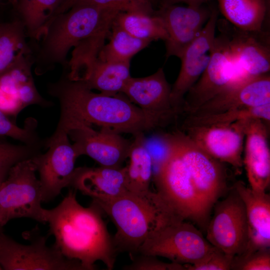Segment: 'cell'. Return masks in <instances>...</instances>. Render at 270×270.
<instances>
[{"label": "cell", "instance_id": "cell-1", "mask_svg": "<svg viewBox=\"0 0 270 270\" xmlns=\"http://www.w3.org/2000/svg\"><path fill=\"white\" fill-rule=\"evenodd\" d=\"M48 94L60 102V114L54 132H66L78 125H96L100 130L135 136L158 128L144 112L122 93H96L82 82L63 72L48 86Z\"/></svg>", "mask_w": 270, "mask_h": 270}, {"label": "cell", "instance_id": "cell-2", "mask_svg": "<svg viewBox=\"0 0 270 270\" xmlns=\"http://www.w3.org/2000/svg\"><path fill=\"white\" fill-rule=\"evenodd\" d=\"M102 214L93 201L88 207L82 206L73 190L56 206L44 208L49 234L55 238L54 244L65 257L78 260L86 270L96 269L95 263L98 260L108 270L114 268L117 252Z\"/></svg>", "mask_w": 270, "mask_h": 270}, {"label": "cell", "instance_id": "cell-3", "mask_svg": "<svg viewBox=\"0 0 270 270\" xmlns=\"http://www.w3.org/2000/svg\"><path fill=\"white\" fill-rule=\"evenodd\" d=\"M122 10L91 5L72 6L54 16L38 42L36 71L42 74L59 64L66 68L70 49L88 40L106 38L115 18Z\"/></svg>", "mask_w": 270, "mask_h": 270}, {"label": "cell", "instance_id": "cell-4", "mask_svg": "<svg viewBox=\"0 0 270 270\" xmlns=\"http://www.w3.org/2000/svg\"><path fill=\"white\" fill-rule=\"evenodd\" d=\"M92 201L116 228L112 238L116 252H126L132 257L157 230L182 218L160 194L150 190L142 192L128 191L114 198Z\"/></svg>", "mask_w": 270, "mask_h": 270}, {"label": "cell", "instance_id": "cell-5", "mask_svg": "<svg viewBox=\"0 0 270 270\" xmlns=\"http://www.w3.org/2000/svg\"><path fill=\"white\" fill-rule=\"evenodd\" d=\"M160 138L164 152L152 177L157 192L182 218L206 230L209 220L178 149L168 133Z\"/></svg>", "mask_w": 270, "mask_h": 270}, {"label": "cell", "instance_id": "cell-6", "mask_svg": "<svg viewBox=\"0 0 270 270\" xmlns=\"http://www.w3.org/2000/svg\"><path fill=\"white\" fill-rule=\"evenodd\" d=\"M168 134L182 158L204 212L209 220L212 208L228 190L224 163L204 151L181 130Z\"/></svg>", "mask_w": 270, "mask_h": 270}, {"label": "cell", "instance_id": "cell-7", "mask_svg": "<svg viewBox=\"0 0 270 270\" xmlns=\"http://www.w3.org/2000/svg\"><path fill=\"white\" fill-rule=\"evenodd\" d=\"M36 169L32 158L11 168L0 184V226L21 218L46 223L42 207V193Z\"/></svg>", "mask_w": 270, "mask_h": 270}, {"label": "cell", "instance_id": "cell-8", "mask_svg": "<svg viewBox=\"0 0 270 270\" xmlns=\"http://www.w3.org/2000/svg\"><path fill=\"white\" fill-rule=\"evenodd\" d=\"M214 248L193 224L178 218L146 240L137 254L164 257L180 264H194L204 258Z\"/></svg>", "mask_w": 270, "mask_h": 270}, {"label": "cell", "instance_id": "cell-9", "mask_svg": "<svg viewBox=\"0 0 270 270\" xmlns=\"http://www.w3.org/2000/svg\"><path fill=\"white\" fill-rule=\"evenodd\" d=\"M220 32L215 37L206 68L184 97L182 114H193L224 88L246 78L239 72L226 36Z\"/></svg>", "mask_w": 270, "mask_h": 270}, {"label": "cell", "instance_id": "cell-10", "mask_svg": "<svg viewBox=\"0 0 270 270\" xmlns=\"http://www.w3.org/2000/svg\"><path fill=\"white\" fill-rule=\"evenodd\" d=\"M0 266L4 270H86L77 260L65 257L54 244L39 236L30 244L19 243L0 227Z\"/></svg>", "mask_w": 270, "mask_h": 270}, {"label": "cell", "instance_id": "cell-11", "mask_svg": "<svg viewBox=\"0 0 270 270\" xmlns=\"http://www.w3.org/2000/svg\"><path fill=\"white\" fill-rule=\"evenodd\" d=\"M216 203L213 217L206 229V239L233 258L241 254L248 242L244 204L234 186L226 198Z\"/></svg>", "mask_w": 270, "mask_h": 270}, {"label": "cell", "instance_id": "cell-12", "mask_svg": "<svg viewBox=\"0 0 270 270\" xmlns=\"http://www.w3.org/2000/svg\"><path fill=\"white\" fill-rule=\"evenodd\" d=\"M48 150L32 158L40 176L42 202H48L70 186L79 156L66 132L54 133L44 142Z\"/></svg>", "mask_w": 270, "mask_h": 270}, {"label": "cell", "instance_id": "cell-13", "mask_svg": "<svg viewBox=\"0 0 270 270\" xmlns=\"http://www.w3.org/2000/svg\"><path fill=\"white\" fill-rule=\"evenodd\" d=\"M216 28L226 36L230 52L243 76L252 78L270 72V30L240 29L224 18L218 19Z\"/></svg>", "mask_w": 270, "mask_h": 270}, {"label": "cell", "instance_id": "cell-14", "mask_svg": "<svg viewBox=\"0 0 270 270\" xmlns=\"http://www.w3.org/2000/svg\"><path fill=\"white\" fill-rule=\"evenodd\" d=\"M219 11L212 8L210 16L195 40L185 49L180 58L181 67L171 87L172 106L180 115L184 97L206 68L216 37Z\"/></svg>", "mask_w": 270, "mask_h": 270}, {"label": "cell", "instance_id": "cell-15", "mask_svg": "<svg viewBox=\"0 0 270 270\" xmlns=\"http://www.w3.org/2000/svg\"><path fill=\"white\" fill-rule=\"evenodd\" d=\"M171 86L162 68L146 77L129 79L122 94L158 126L164 128L179 116L172 106Z\"/></svg>", "mask_w": 270, "mask_h": 270}, {"label": "cell", "instance_id": "cell-16", "mask_svg": "<svg viewBox=\"0 0 270 270\" xmlns=\"http://www.w3.org/2000/svg\"><path fill=\"white\" fill-rule=\"evenodd\" d=\"M34 64L32 55L23 56L0 73V110L8 116H16L32 104L51 106L36 87L32 74Z\"/></svg>", "mask_w": 270, "mask_h": 270}, {"label": "cell", "instance_id": "cell-17", "mask_svg": "<svg viewBox=\"0 0 270 270\" xmlns=\"http://www.w3.org/2000/svg\"><path fill=\"white\" fill-rule=\"evenodd\" d=\"M180 130L212 157L238 171L242 167L244 134L238 122L230 124L182 126Z\"/></svg>", "mask_w": 270, "mask_h": 270}, {"label": "cell", "instance_id": "cell-18", "mask_svg": "<svg viewBox=\"0 0 270 270\" xmlns=\"http://www.w3.org/2000/svg\"><path fill=\"white\" fill-rule=\"evenodd\" d=\"M212 8L204 4L196 7L160 5L156 14L162 20L168 34L164 41L166 58L171 56L180 57L208 20Z\"/></svg>", "mask_w": 270, "mask_h": 270}, {"label": "cell", "instance_id": "cell-19", "mask_svg": "<svg viewBox=\"0 0 270 270\" xmlns=\"http://www.w3.org/2000/svg\"><path fill=\"white\" fill-rule=\"evenodd\" d=\"M68 134L78 156L86 155L100 166L120 168L128 158L132 140L120 134L100 130L91 126L78 125Z\"/></svg>", "mask_w": 270, "mask_h": 270}, {"label": "cell", "instance_id": "cell-20", "mask_svg": "<svg viewBox=\"0 0 270 270\" xmlns=\"http://www.w3.org/2000/svg\"><path fill=\"white\" fill-rule=\"evenodd\" d=\"M268 104H270V72L237 81L204 103L191 114H214Z\"/></svg>", "mask_w": 270, "mask_h": 270}, {"label": "cell", "instance_id": "cell-21", "mask_svg": "<svg viewBox=\"0 0 270 270\" xmlns=\"http://www.w3.org/2000/svg\"><path fill=\"white\" fill-rule=\"evenodd\" d=\"M244 134V157L242 159L250 188L266 191L270 182V151L268 128L258 118L238 121Z\"/></svg>", "mask_w": 270, "mask_h": 270}, {"label": "cell", "instance_id": "cell-22", "mask_svg": "<svg viewBox=\"0 0 270 270\" xmlns=\"http://www.w3.org/2000/svg\"><path fill=\"white\" fill-rule=\"evenodd\" d=\"M70 186L91 197L94 200L116 198L128 192L125 168H76Z\"/></svg>", "mask_w": 270, "mask_h": 270}, {"label": "cell", "instance_id": "cell-23", "mask_svg": "<svg viewBox=\"0 0 270 270\" xmlns=\"http://www.w3.org/2000/svg\"><path fill=\"white\" fill-rule=\"evenodd\" d=\"M234 186L244 202L246 210L248 242L242 254L270 248V194L266 191L253 190L240 180L236 182Z\"/></svg>", "mask_w": 270, "mask_h": 270}, {"label": "cell", "instance_id": "cell-24", "mask_svg": "<svg viewBox=\"0 0 270 270\" xmlns=\"http://www.w3.org/2000/svg\"><path fill=\"white\" fill-rule=\"evenodd\" d=\"M224 19L240 29L270 30V6L266 0H216Z\"/></svg>", "mask_w": 270, "mask_h": 270}, {"label": "cell", "instance_id": "cell-25", "mask_svg": "<svg viewBox=\"0 0 270 270\" xmlns=\"http://www.w3.org/2000/svg\"><path fill=\"white\" fill-rule=\"evenodd\" d=\"M144 134L134 136L128 156V164L124 166L126 188L130 192H142L150 190L153 162L145 144Z\"/></svg>", "mask_w": 270, "mask_h": 270}, {"label": "cell", "instance_id": "cell-26", "mask_svg": "<svg viewBox=\"0 0 270 270\" xmlns=\"http://www.w3.org/2000/svg\"><path fill=\"white\" fill-rule=\"evenodd\" d=\"M62 0H18L12 8L27 36L38 40Z\"/></svg>", "mask_w": 270, "mask_h": 270}, {"label": "cell", "instance_id": "cell-27", "mask_svg": "<svg viewBox=\"0 0 270 270\" xmlns=\"http://www.w3.org/2000/svg\"><path fill=\"white\" fill-rule=\"evenodd\" d=\"M114 23L132 36L152 42L168 38L167 32L162 18L156 12L122 11Z\"/></svg>", "mask_w": 270, "mask_h": 270}, {"label": "cell", "instance_id": "cell-28", "mask_svg": "<svg viewBox=\"0 0 270 270\" xmlns=\"http://www.w3.org/2000/svg\"><path fill=\"white\" fill-rule=\"evenodd\" d=\"M24 24L17 16L0 23V73L23 56L32 55Z\"/></svg>", "mask_w": 270, "mask_h": 270}, {"label": "cell", "instance_id": "cell-29", "mask_svg": "<svg viewBox=\"0 0 270 270\" xmlns=\"http://www.w3.org/2000/svg\"><path fill=\"white\" fill-rule=\"evenodd\" d=\"M111 30L109 42L102 46L98 54V58L104 62H130L134 55L150 43L132 36L114 23Z\"/></svg>", "mask_w": 270, "mask_h": 270}, {"label": "cell", "instance_id": "cell-30", "mask_svg": "<svg viewBox=\"0 0 270 270\" xmlns=\"http://www.w3.org/2000/svg\"><path fill=\"white\" fill-rule=\"evenodd\" d=\"M258 118L267 123L270 121V104L230 110L206 115H187L182 126L230 124L241 120Z\"/></svg>", "mask_w": 270, "mask_h": 270}, {"label": "cell", "instance_id": "cell-31", "mask_svg": "<svg viewBox=\"0 0 270 270\" xmlns=\"http://www.w3.org/2000/svg\"><path fill=\"white\" fill-rule=\"evenodd\" d=\"M36 120L34 118L26 120L24 128H20L12 122L8 116L0 110V136H8L30 146L42 148L44 142L38 137L36 129Z\"/></svg>", "mask_w": 270, "mask_h": 270}, {"label": "cell", "instance_id": "cell-32", "mask_svg": "<svg viewBox=\"0 0 270 270\" xmlns=\"http://www.w3.org/2000/svg\"><path fill=\"white\" fill-rule=\"evenodd\" d=\"M80 4L116 8L122 11L153 13L151 5L141 0H62L52 19L56 16L67 11L72 6Z\"/></svg>", "mask_w": 270, "mask_h": 270}, {"label": "cell", "instance_id": "cell-33", "mask_svg": "<svg viewBox=\"0 0 270 270\" xmlns=\"http://www.w3.org/2000/svg\"><path fill=\"white\" fill-rule=\"evenodd\" d=\"M40 148L24 144L0 142V184L6 179L12 166L40 154Z\"/></svg>", "mask_w": 270, "mask_h": 270}, {"label": "cell", "instance_id": "cell-34", "mask_svg": "<svg viewBox=\"0 0 270 270\" xmlns=\"http://www.w3.org/2000/svg\"><path fill=\"white\" fill-rule=\"evenodd\" d=\"M231 270H270V248L258 250L234 256Z\"/></svg>", "mask_w": 270, "mask_h": 270}, {"label": "cell", "instance_id": "cell-35", "mask_svg": "<svg viewBox=\"0 0 270 270\" xmlns=\"http://www.w3.org/2000/svg\"><path fill=\"white\" fill-rule=\"evenodd\" d=\"M232 259V256L214 246L200 261L194 264L184 265L188 270H231Z\"/></svg>", "mask_w": 270, "mask_h": 270}, {"label": "cell", "instance_id": "cell-36", "mask_svg": "<svg viewBox=\"0 0 270 270\" xmlns=\"http://www.w3.org/2000/svg\"><path fill=\"white\" fill-rule=\"evenodd\" d=\"M126 270H186L184 264L172 262H165L156 258V256L140 254L134 258L132 262L124 266Z\"/></svg>", "mask_w": 270, "mask_h": 270}, {"label": "cell", "instance_id": "cell-37", "mask_svg": "<svg viewBox=\"0 0 270 270\" xmlns=\"http://www.w3.org/2000/svg\"><path fill=\"white\" fill-rule=\"evenodd\" d=\"M209 0H161L160 5L174 4L184 3L191 6H200Z\"/></svg>", "mask_w": 270, "mask_h": 270}, {"label": "cell", "instance_id": "cell-38", "mask_svg": "<svg viewBox=\"0 0 270 270\" xmlns=\"http://www.w3.org/2000/svg\"><path fill=\"white\" fill-rule=\"evenodd\" d=\"M18 0H0V2L4 4L3 2H6V4H10L13 8L16 4Z\"/></svg>", "mask_w": 270, "mask_h": 270}, {"label": "cell", "instance_id": "cell-39", "mask_svg": "<svg viewBox=\"0 0 270 270\" xmlns=\"http://www.w3.org/2000/svg\"><path fill=\"white\" fill-rule=\"evenodd\" d=\"M142 0V2L146 4H150V2H152V0Z\"/></svg>", "mask_w": 270, "mask_h": 270}, {"label": "cell", "instance_id": "cell-40", "mask_svg": "<svg viewBox=\"0 0 270 270\" xmlns=\"http://www.w3.org/2000/svg\"><path fill=\"white\" fill-rule=\"evenodd\" d=\"M2 4L0 2V23L2 22V20H1V17L0 16H1V10H2Z\"/></svg>", "mask_w": 270, "mask_h": 270}, {"label": "cell", "instance_id": "cell-41", "mask_svg": "<svg viewBox=\"0 0 270 270\" xmlns=\"http://www.w3.org/2000/svg\"><path fill=\"white\" fill-rule=\"evenodd\" d=\"M266 1L268 5L270 6V0H266Z\"/></svg>", "mask_w": 270, "mask_h": 270}, {"label": "cell", "instance_id": "cell-42", "mask_svg": "<svg viewBox=\"0 0 270 270\" xmlns=\"http://www.w3.org/2000/svg\"><path fill=\"white\" fill-rule=\"evenodd\" d=\"M2 270V266H0V270Z\"/></svg>", "mask_w": 270, "mask_h": 270}, {"label": "cell", "instance_id": "cell-43", "mask_svg": "<svg viewBox=\"0 0 270 270\" xmlns=\"http://www.w3.org/2000/svg\"><path fill=\"white\" fill-rule=\"evenodd\" d=\"M0 227H1V226H0Z\"/></svg>", "mask_w": 270, "mask_h": 270}]
</instances>
